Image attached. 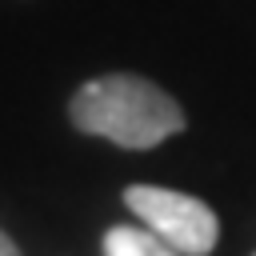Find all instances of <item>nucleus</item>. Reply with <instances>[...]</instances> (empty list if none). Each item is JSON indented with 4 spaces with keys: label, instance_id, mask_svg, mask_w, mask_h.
Segmentation results:
<instances>
[{
    "label": "nucleus",
    "instance_id": "obj_4",
    "mask_svg": "<svg viewBox=\"0 0 256 256\" xmlns=\"http://www.w3.org/2000/svg\"><path fill=\"white\" fill-rule=\"evenodd\" d=\"M0 256H20V248H16V240L8 232H0Z\"/></svg>",
    "mask_w": 256,
    "mask_h": 256
},
{
    "label": "nucleus",
    "instance_id": "obj_1",
    "mask_svg": "<svg viewBox=\"0 0 256 256\" xmlns=\"http://www.w3.org/2000/svg\"><path fill=\"white\" fill-rule=\"evenodd\" d=\"M68 116L80 132L104 136L120 148H156L160 140L184 132V108L152 80L132 72L96 76L76 88Z\"/></svg>",
    "mask_w": 256,
    "mask_h": 256
},
{
    "label": "nucleus",
    "instance_id": "obj_2",
    "mask_svg": "<svg viewBox=\"0 0 256 256\" xmlns=\"http://www.w3.org/2000/svg\"><path fill=\"white\" fill-rule=\"evenodd\" d=\"M124 204H128V212H136L144 220V228L156 240H164L180 256H208L216 248L220 220L204 200H196L188 192H172V188H156V184H132L124 192Z\"/></svg>",
    "mask_w": 256,
    "mask_h": 256
},
{
    "label": "nucleus",
    "instance_id": "obj_5",
    "mask_svg": "<svg viewBox=\"0 0 256 256\" xmlns=\"http://www.w3.org/2000/svg\"><path fill=\"white\" fill-rule=\"evenodd\" d=\"M252 256H256V252H252Z\"/></svg>",
    "mask_w": 256,
    "mask_h": 256
},
{
    "label": "nucleus",
    "instance_id": "obj_3",
    "mask_svg": "<svg viewBox=\"0 0 256 256\" xmlns=\"http://www.w3.org/2000/svg\"><path fill=\"white\" fill-rule=\"evenodd\" d=\"M104 256H180L164 240H156L148 228H108L104 232Z\"/></svg>",
    "mask_w": 256,
    "mask_h": 256
}]
</instances>
